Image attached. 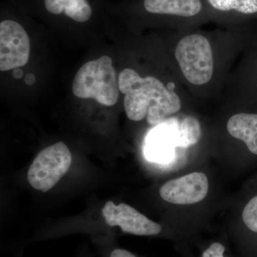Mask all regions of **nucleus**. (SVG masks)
Returning a JSON list of instances; mask_svg holds the SVG:
<instances>
[{
    "label": "nucleus",
    "mask_w": 257,
    "mask_h": 257,
    "mask_svg": "<svg viewBox=\"0 0 257 257\" xmlns=\"http://www.w3.org/2000/svg\"><path fill=\"white\" fill-rule=\"evenodd\" d=\"M118 77L119 91L125 94V111L130 120L139 121L147 117L149 124L156 126L180 110L181 100L172 83L166 87L156 77H140L130 68L123 69Z\"/></svg>",
    "instance_id": "nucleus-1"
},
{
    "label": "nucleus",
    "mask_w": 257,
    "mask_h": 257,
    "mask_svg": "<svg viewBox=\"0 0 257 257\" xmlns=\"http://www.w3.org/2000/svg\"><path fill=\"white\" fill-rule=\"evenodd\" d=\"M72 92L81 99H94L102 105L114 106L119 96V77L108 56L90 61L79 69Z\"/></svg>",
    "instance_id": "nucleus-2"
},
{
    "label": "nucleus",
    "mask_w": 257,
    "mask_h": 257,
    "mask_svg": "<svg viewBox=\"0 0 257 257\" xmlns=\"http://www.w3.org/2000/svg\"><path fill=\"white\" fill-rule=\"evenodd\" d=\"M175 57L185 78L194 85L211 80L214 57L209 40L201 35L183 37L176 47Z\"/></svg>",
    "instance_id": "nucleus-3"
},
{
    "label": "nucleus",
    "mask_w": 257,
    "mask_h": 257,
    "mask_svg": "<svg viewBox=\"0 0 257 257\" xmlns=\"http://www.w3.org/2000/svg\"><path fill=\"white\" fill-rule=\"evenodd\" d=\"M72 155L62 142L42 150L35 157L28 173L29 183L37 190H50L68 172Z\"/></svg>",
    "instance_id": "nucleus-4"
},
{
    "label": "nucleus",
    "mask_w": 257,
    "mask_h": 257,
    "mask_svg": "<svg viewBox=\"0 0 257 257\" xmlns=\"http://www.w3.org/2000/svg\"><path fill=\"white\" fill-rule=\"evenodd\" d=\"M30 40L25 29L17 22L0 23V70L20 68L28 63Z\"/></svg>",
    "instance_id": "nucleus-5"
},
{
    "label": "nucleus",
    "mask_w": 257,
    "mask_h": 257,
    "mask_svg": "<svg viewBox=\"0 0 257 257\" xmlns=\"http://www.w3.org/2000/svg\"><path fill=\"white\" fill-rule=\"evenodd\" d=\"M101 211L107 226H119L126 234L155 236L162 231L160 224L150 220L135 208L124 203L116 205L111 201H108Z\"/></svg>",
    "instance_id": "nucleus-6"
},
{
    "label": "nucleus",
    "mask_w": 257,
    "mask_h": 257,
    "mask_svg": "<svg viewBox=\"0 0 257 257\" xmlns=\"http://www.w3.org/2000/svg\"><path fill=\"white\" fill-rule=\"evenodd\" d=\"M209 181L202 172H193L172 179L161 187L160 195L165 202L178 205L196 204L207 197Z\"/></svg>",
    "instance_id": "nucleus-7"
},
{
    "label": "nucleus",
    "mask_w": 257,
    "mask_h": 257,
    "mask_svg": "<svg viewBox=\"0 0 257 257\" xmlns=\"http://www.w3.org/2000/svg\"><path fill=\"white\" fill-rule=\"evenodd\" d=\"M226 127L232 138L243 142L248 152L257 157V114L233 115L228 120Z\"/></svg>",
    "instance_id": "nucleus-8"
},
{
    "label": "nucleus",
    "mask_w": 257,
    "mask_h": 257,
    "mask_svg": "<svg viewBox=\"0 0 257 257\" xmlns=\"http://www.w3.org/2000/svg\"><path fill=\"white\" fill-rule=\"evenodd\" d=\"M145 10L150 13L176 16H195L200 13L202 5L200 0H145Z\"/></svg>",
    "instance_id": "nucleus-9"
},
{
    "label": "nucleus",
    "mask_w": 257,
    "mask_h": 257,
    "mask_svg": "<svg viewBox=\"0 0 257 257\" xmlns=\"http://www.w3.org/2000/svg\"><path fill=\"white\" fill-rule=\"evenodd\" d=\"M49 13L60 15L64 13L78 23H84L91 18L92 10L86 0H45Z\"/></svg>",
    "instance_id": "nucleus-10"
},
{
    "label": "nucleus",
    "mask_w": 257,
    "mask_h": 257,
    "mask_svg": "<svg viewBox=\"0 0 257 257\" xmlns=\"http://www.w3.org/2000/svg\"><path fill=\"white\" fill-rule=\"evenodd\" d=\"M177 134L170 132H160L155 133L150 139L147 147L148 157L155 162L168 160L172 156V147L177 146Z\"/></svg>",
    "instance_id": "nucleus-11"
},
{
    "label": "nucleus",
    "mask_w": 257,
    "mask_h": 257,
    "mask_svg": "<svg viewBox=\"0 0 257 257\" xmlns=\"http://www.w3.org/2000/svg\"><path fill=\"white\" fill-rule=\"evenodd\" d=\"M202 130L195 118H185L181 123L177 133V146L189 147L195 145L200 139Z\"/></svg>",
    "instance_id": "nucleus-12"
},
{
    "label": "nucleus",
    "mask_w": 257,
    "mask_h": 257,
    "mask_svg": "<svg viewBox=\"0 0 257 257\" xmlns=\"http://www.w3.org/2000/svg\"><path fill=\"white\" fill-rule=\"evenodd\" d=\"M214 9L228 12L234 10L243 15L257 14V0H207Z\"/></svg>",
    "instance_id": "nucleus-13"
},
{
    "label": "nucleus",
    "mask_w": 257,
    "mask_h": 257,
    "mask_svg": "<svg viewBox=\"0 0 257 257\" xmlns=\"http://www.w3.org/2000/svg\"><path fill=\"white\" fill-rule=\"evenodd\" d=\"M241 218L248 231L257 234V194L248 199L243 207Z\"/></svg>",
    "instance_id": "nucleus-14"
},
{
    "label": "nucleus",
    "mask_w": 257,
    "mask_h": 257,
    "mask_svg": "<svg viewBox=\"0 0 257 257\" xmlns=\"http://www.w3.org/2000/svg\"><path fill=\"white\" fill-rule=\"evenodd\" d=\"M224 246L221 243L214 242L202 253V257H224Z\"/></svg>",
    "instance_id": "nucleus-15"
},
{
    "label": "nucleus",
    "mask_w": 257,
    "mask_h": 257,
    "mask_svg": "<svg viewBox=\"0 0 257 257\" xmlns=\"http://www.w3.org/2000/svg\"><path fill=\"white\" fill-rule=\"evenodd\" d=\"M108 257H138L127 250L121 248H111Z\"/></svg>",
    "instance_id": "nucleus-16"
},
{
    "label": "nucleus",
    "mask_w": 257,
    "mask_h": 257,
    "mask_svg": "<svg viewBox=\"0 0 257 257\" xmlns=\"http://www.w3.org/2000/svg\"><path fill=\"white\" fill-rule=\"evenodd\" d=\"M36 81V77L33 74H27L26 77H25V83L28 85H32Z\"/></svg>",
    "instance_id": "nucleus-17"
},
{
    "label": "nucleus",
    "mask_w": 257,
    "mask_h": 257,
    "mask_svg": "<svg viewBox=\"0 0 257 257\" xmlns=\"http://www.w3.org/2000/svg\"><path fill=\"white\" fill-rule=\"evenodd\" d=\"M23 71L20 68L13 69V77L15 79H20L23 77Z\"/></svg>",
    "instance_id": "nucleus-18"
}]
</instances>
